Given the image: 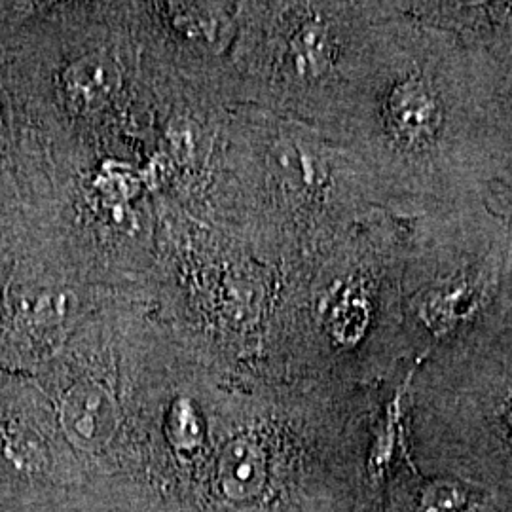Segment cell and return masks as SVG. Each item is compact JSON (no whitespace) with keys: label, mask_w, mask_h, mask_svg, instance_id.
Instances as JSON below:
<instances>
[{"label":"cell","mask_w":512,"mask_h":512,"mask_svg":"<svg viewBox=\"0 0 512 512\" xmlns=\"http://www.w3.org/2000/svg\"><path fill=\"white\" fill-rule=\"evenodd\" d=\"M509 73L486 46L393 2L348 120L380 209L410 220L486 202Z\"/></svg>","instance_id":"obj_1"},{"label":"cell","mask_w":512,"mask_h":512,"mask_svg":"<svg viewBox=\"0 0 512 512\" xmlns=\"http://www.w3.org/2000/svg\"><path fill=\"white\" fill-rule=\"evenodd\" d=\"M512 228L486 202L408 220L401 300L404 340L452 348L511 306Z\"/></svg>","instance_id":"obj_2"},{"label":"cell","mask_w":512,"mask_h":512,"mask_svg":"<svg viewBox=\"0 0 512 512\" xmlns=\"http://www.w3.org/2000/svg\"><path fill=\"white\" fill-rule=\"evenodd\" d=\"M404 14L486 46L512 67V2H399Z\"/></svg>","instance_id":"obj_3"},{"label":"cell","mask_w":512,"mask_h":512,"mask_svg":"<svg viewBox=\"0 0 512 512\" xmlns=\"http://www.w3.org/2000/svg\"><path fill=\"white\" fill-rule=\"evenodd\" d=\"M63 420L69 437L84 452L97 454L114 439L120 412L107 387L95 382L74 385L63 403Z\"/></svg>","instance_id":"obj_4"},{"label":"cell","mask_w":512,"mask_h":512,"mask_svg":"<svg viewBox=\"0 0 512 512\" xmlns=\"http://www.w3.org/2000/svg\"><path fill=\"white\" fill-rule=\"evenodd\" d=\"M495 120L492 173L486 203L497 217L512 226V67Z\"/></svg>","instance_id":"obj_5"},{"label":"cell","mask_w":512,"mask_h":512,"mask_svg":"<svg viewBox=\"0 0 512 512\" xmlns=\"http://www.w3.org/2000/svg\"><path fill=\"white\" fill-rule=\"evenodd\" d=\"M122 74L107 55H88L65 73V88L74 107L82 112L101 109L118 93Z\"/></svg>","instance_id":"obj_6"}]
</instances>
